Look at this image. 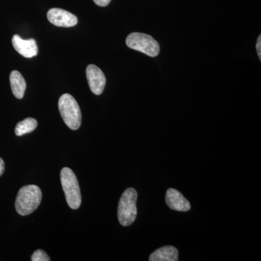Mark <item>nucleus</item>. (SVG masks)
<instances>
[{
  "instance_id": "4",
  "label": "nucleus",
  "mask_w": 261,
  "mask_h": 261,
  "mask_svg": "<svg viewBox=\"0 0 261 261\" xmlns=\"http://www.w3.org/2000/svg\"><path fill=\"white\" fill-rule=\"evenodd\" d=\"M61 181L67 203L70 208L76 210L82 204V195L76 176L70 168L65 167L61 170Z\"/></svg>"
},
{
  "instance_id": "10",
  "label": "nucleus",
  "mask_w": 261,
  "mask_h": 261,
  "mask_svg": "<svg viewBox=\"0 0 261 261\" xmlns=\"http://www.w3.org/2000/svg\"><path fill=\"white\" fill-rule=\"evenodd\" d=\"M177 249L173 246H164L158 249L149 256V261H177Z\"/></svg>"
},
{
  "instance_id": "6",
  "label": "nucleus",
  "mask_w": 261,
  "mask_h": 261,
  "mask_svg": "<svg viewBox=\"0 0 261 261\" xmlns=\"http://www.w3.org/2000/svg\"><path fill=\"white\" fill-rule=\"evenodd\" d=\"M47 19L53 25L59 27H75L78 23V18L67 10L60 8H51L47 12Z\"/></svg>"
},
{
  "instance_id": "1",
  "label": "nucleus",
  "mask_w": 261,
  "mask_h": 261,
  "mask_svg": "<svg viewBox=\"0 0 261 261\" xmlns=\"http://www.w3.org/2000/svg\"><path fill=\"white\" fill-rule=\"evenodd\" d=\"M42 199V193L39 187L27 185L19 190L15 200V209L20 216H28L37 210Z\"/></svg>"
},
{
  "instance_id": "11",
  "label": "nucleus",
  "mask_w": 261,
  "mask_h": 261,
  "mask_svg": "<svg viewBox=\"0 0 261 261\" xmlns=\"http://www.w3.org/2000/svg\"><path fill=\"white\" fill-rule=\"evenodd\" d=\"M12 92L17 99H22L27 89V83L23 75L18 70H13L10 75Z\"/></svg>"
},
{
  "instance_id": "16",
  "label": "nucleus",
  "mask_w": 261,
  "mask_h": 261,
  "mask_svg": "<svg viewBox=\"0 0 261 261\" xmlns=\"http://www.w3.org/2000/svg\"><path fill=\"white\" fill-rule=\"evenodd\" d=\"M5 171V162L3 160L0 158V176L3 174Z\"/></svg>"
},
{
  "instance_id": "14",
  "label": "nucleus",
  "mask_w": 261,
  "mask_h": 261,
  "mask_svg": "<svg viewBox=\"0 0 261 261\" xmlns=\"http://www.w3.org/2000/svg\"><path fill=\"white\" fill-rule=\"evenodd\" d=\"M93 1L98 6L106 7L109 5L111 0H93Z\"/></svg>"
},
{
  "instance_id": "15",
  "label": "nucleus",
  "mask_w": 261,
  "mask_h": 261,
  "mask_svg": "<svg viewBox=\"0 0 261 261\" xmlns=\"http://www.w3.org/2000/svg\"><path fill=\"white\" fill-rule=\"evenodd\" d=\"M261 36H259L258 39H257V42L256 44V49L257 56H258L259 58H260V61L261 59Z\"/></svg>"
},
{
  "instance_id": "3",
  "label": "nucleus",
  "mask_w": 261,
  "mask_h": 261,
  "mask_svg": "<svg viewBox=\"0 0 261 261\" xmlns=\"http://www.w3.org/2000/svg\"><path fill=\"white\" fill-rule=\"evenodd\" d=\"M137 192L134 188H128L122 194L118 207V221L122 226H130L137 219Z\"/></svg>"
},
{
  "instance_id": "13",
  "label": "nucleus",
  "mask_w": 261,
  "mask_h": 261,
  "mask_svg": "<svg viewBox=\"0 0 261 261\" xmlns=\"http://www.w3.org/2000/svg\"><path fill=\"white\" fill-rule=\"evenodd\" d=\"M32 261H50L47 252L43 250H37L34 252L32 256Z\"/></svg>"
},
{
  "instance_id": "9",
  "label": "nucleus",
  "mask_w": 261,
  "mask_h": 261,
  "mask_svg": "<svg viewBox=\"0 0 261 261\" xmlns=\"http://www.w3.org/2000/svg\"><path fill=\"white\" fill-rule=\"evenodd\" d=\"M12 44L15 50L24 58H32L37 56L38 47L37 42L34 39L25 40L15 34L12 39Z\"/></svg>"
},
{
  "instance_id": "5",
  "label": "nucleus",
  "mask_w": 261,
  "mask_h": 261,
  "mask_svg": "<svg viewBox=\"0 0 261 261\" xmlns=\"http://www.w3.org/2000/svg\"><path fill=\"white\" fill-rule=\"evenodd\" d=\"M126 45L130 49L141 51L149 57H156L160 53L159 42L154 38L143 33H132L126 38Z\"/></svg>"
},
{
  "instance_id": "12",
  "label": "nucleus",
  "mask_w": 261,
  "mask_h": 261,
  "mask_svg": "<svg viewBox=\"0 0 261 261\" xmlns=\"http://www.w3.org/2000/svg\"><path fill=\"white\" fill-rule=\"evenodd\" d=\"M38 123L37 120L33 118H27L23 121L17 123L15 128V135L18 137L27 135L34 132L37 128Z\"/></svg>"
},
{
  "instance_id": "7",
  "label": "nucleus",
  "mask_w": 261,
  "mask_h": 261,
  "mask_svg": "<svg viewBox=\"0 0 261 261\" xmlns=\"http://www.w3.org/2000/svg\"><path fill=\"white\" fill-rule=\"evenodd\" d=\"M87 78L89 88L92 93L99 95L104 91L106 84V78L100 68L95 65H89L87 68Z\"/></svg>"
},
{
  "instance_id": "2",
  "label": "nucleus",
  "mask_w": 261,
  "mask_h": 261,
  "mask_svg": "<svg viewBox=\"0 0 261 261\" xmlns=\"http://www.w3.org/2000/svg\"><path fill=\"white\" fill-rule=\"evenodd\" d=\"M58 108L65 124L72 130H77L82 124V112L75 98L64 94L58 101Z\"/></svg>"
},
{
  "instance_id": "8",
  "label": "nucleus",
  "mask_w": 261,
  "mask_h": 261,
  "mask_svg": "<svg viewBox=\"0 0 261 261\" xmlns=\"http://www.w3.org/2000/svg\"><path fill=\"white\" fill-rule=\"evenodd\" d=\"M166 202L171 210L186 212L191 209L189 200L181 192L175 189H168L166 192Z\"/></svg>"
}]
</instances>
